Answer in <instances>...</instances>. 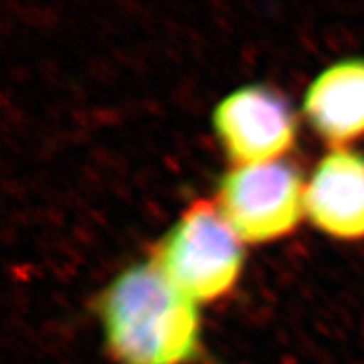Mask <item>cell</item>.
I'll return each instance as SVG.
<instances>
[{
	"label": "cell",
	"instance_id": "5b68a950",
	"mask_svg": "<svg viewBox=\"0 0 364 364\" xmlns=\"http://www.w3.org/2000/svg\"><path fill=\"white\" fill-rule=\"evenodd\" d=\"M306 213L334 238L364 240V154L334 149L318 162L306 188Z\"/></svg>",
	"mask_w": 364,
	"mask_h": 364
},
{
	"label": "cell",
	"instance_id": "277c9868",
	"mask_svg": "<svg viewBox=\"0 0 364 364\" xmlns=\"http://www.w3.org/2000/svg\"><path fill=\"white\" fill-rule=\"evenodd\" d=\"M215 129L233 162L255 166L279 161L295 139V117L277 91L248 86L223 100L215 112Z\"/></svg>",
	"mask_w": 364,
	"mask_h": 364
},
{
	"label": "cell",
	"instance_id": "8992f818",
	"mask_svg": "<svg viewBox=\"0 0 364 364\" xmlns=\"http://www.w3.org/2000/svg\"><path fill=\"white\" fill-rule=\"evenodd\" d=\"M304 112L312 129L334 149L364 136V58L331 66L307 91Z\"/></svg>",
	"mask_w": 364,
	"mask_h": 364
},
{
	"label": "cell",
	"instance_id": "7a4b0ae2",
	"mask_svg": "<svg viewBox=\"0 0 364 364\" xmlns=\"http://www.w3.org/2000/svg\"><path fill=\"white\" fill-rule=\"evenodd\" d=\"M241 262V240L218 206L196 201L162 241L154 265L196 304L225 295L238 279Z\"/></svg>",
	"mask_w": 364,
	"mask_h": 364
},
{
	"label": "cell",
	"instance_id": "6da1fadb",
	"mask_svg": "<svg viewBox=\"0 0 364 364\" xmlns=\"http://www.w3.org/2000/svg\"><path fill=\"white\" fill-rule=\"evenodd\" d=\"M100 317L117 364H189L199 354L196 304L154 263L122 273L100 300Z\"/></svg>",
	"mask_w": 364,
	"mask_h": 364
},
{
	"label": "cell",
	"instance_id": "3957f363",
	"mask_svg": "<svg viewBox=\"0 0 364 364\" xmlns=\"http://www.w3.org/2000/svg\"><path fill=\"white\" fill-rule=\"evenodd\" d=\"M216 206L241 241L265 243L297 226L306 213V188L287 161L241 166L221 179Z\"/></svg>",
	"mask_w": 364,
	"mask_h": 364
}]
</instances>
